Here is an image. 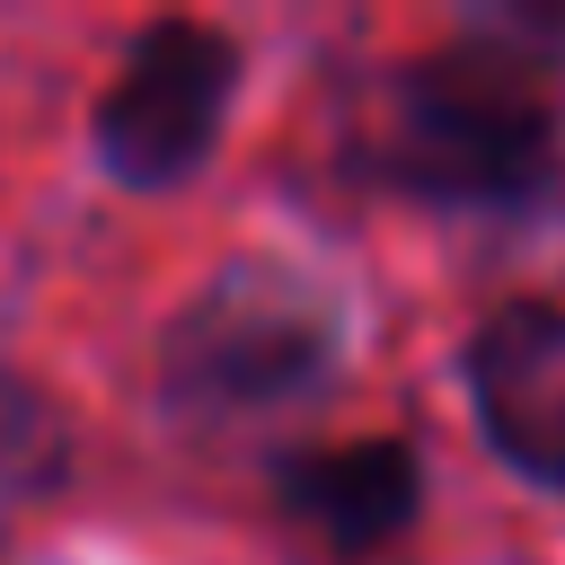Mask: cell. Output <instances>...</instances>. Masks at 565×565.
Returning a JSON list of instances; mask_svg holds the SVG:
<instances>
[{"mask_svg": "<svg viewBox=\"0 0 565 565\" xmlns=\"http://www.w3.org/2000/svg\"><path fill=\"white\" fill-rule=\"evenodd\" d=\"M362 168L450 212H539L565 194V115L512 44H441L380 88Z\"/></svg>", "mask_w": 565, "mask_h": 565, "instance_id": "cell-1", "label": "cell"}, {"mask_svg": "<svg viewBox=\"0 0 565 565\" xmlns=\"http://www.w3.org/2000/svg\"><path fill=\"white\" fill-rule=\"evenodd\" d=\"M335 371V318L300 274L238 265L203 282L159 335V397L177 415H274Z\"/></svg>", "mask_w": 565, "mask_h": 565, "instance_id": "cell-2", "label": "cell"}, {"mask_svg": "<svg viewBox=\"0 0 565 565\" xmlns=\"http://www.w3.org/2000/svg\"><path fill=\"white\" fill-rule=\"evenodd\" d=\"M230 97H238V44L203 18H159L97 97V159L124 185H185L212 159Z\"/></svg>", "mask_w": 565, "mask_h": 565, "instance_id": "cell-3", "label": "cell"}, {"mask_svg": "<svg viewBox=\"0 0 565 565\" xmlns=\"http://www.w3.org/2000/svg\"><path fill=\"white\" fill-rule=\"evenodd\" d=\"M468 397L521 477L565 486V300H503L468 335Z\"/></svg>", "mask_w": 565, "mask_h": 565, "instance_id": "cell-4", "label": "cell"}, {"mask_svg": "<svg viewBox=\"0 0 565 565\" xmlns=\"http://www.w3.org/2000/svg\"><path fill=\"white\" fill-rule=\"evenodd\" d=\"M274 494L282 512L335 547V556H371L388 547L415 512H424V468L406 441H327V450H300L274 468Z\"/></svg>", "mask_w": 565, "mask_h": 565, "instance_id": "cell-5", "label": "cell"}, {"mask_svg": "<svg viewBox=\"0 0 565 565\" xmlns=\"http://www.w3.org/2000/svg\"><path fill=\"white\" fill-rule=\"evenodd\" d=\"M62 459H71V433H62L53 397H44L35 380L0 371V503L44 494V486L62 477Z\"/></svg>", "mask_w": 565, "mask_h": 565, "instance_id": "cell-6", "label": "cell"}]
</instances>
